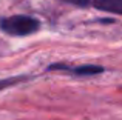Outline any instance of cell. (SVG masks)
Returning a JSON list of instances; mask_svg holds the SVG:
<instances>
[{
	"label": "cell",
	"instance_id": "obj_1",
	"mask_svg": "<svg viewBox=\"0 0 122 120\" xmlns=\"http://www.w3.org/2000/svg\"><path fill=\"white\" fill-rule=\"evenodd\" d=\"M0 28L3 32L11 36H30L39 29V22L30 15H11L0 18Z\"/></svg>",
	"mask_w": 122,
	"mask_h": 120
},
{
	"label": "cell",
	"instance_id": "obj_2",
	"mask_svg": "<svg viewBox=\"0 0 122 120\" xmlns=\"http://www.w3.org/2000/svg\"><path fill=\"white\" fill-rule=\"evenodd\" d=\"M51 68H57V69H68L70 72L76 75H94V74H101L104 71L102 66L97 65H82V66H76V68H66L63 65H56V66H51Z\"/></svg>",
	"mask_w": 122,
	"mask_h": 120
},
{
	"label": "cell",
	"instance_id": "obj_3",
	"mask_svg": "<svg viewBox=\"0 0 122 120\" xmlns=\"http://www.w3.org/2000/svg\"><path fill=\"white\" fill-rule=\"evenodd\" d=\"M93 5L99 11L122 15V0H96Z\"/></svg>",
	"mask_w": 122,
	"mask_h": 120
},
{
	"label": "cell",
	"instance_id": "obj_4",
	"mask_svg": "<svg viewBox=\"0 0 122 120\" xmlns=\"http://www.w3.org/2000/svg\"><path fill=\"white\" fill-rule=\"evenodd\" d=\"M22 80H25V77H22V75H19V77H11V78H2V80H0V91L5 89V88L12 86V85H15L17 82H22Z\"/></svg>",
	"mask_w": 122,
	"mask_h": 120
},
{
	"label": "cell",
	"instance_id": "obj_5",
	"mask_svg": "<svg viewBox=\"0 0 122 120\" xmlns=\"http://www.w3.org/2000/svg\"><path fill=\"white\" fill-rule=\"evenodd\" d=\"M62 2H66L74 6H81V8H85V6L90 5V0H62Z\"/></svg>",
	"mask_w": 122,
	"mask_h": 120
}]
</instances>
